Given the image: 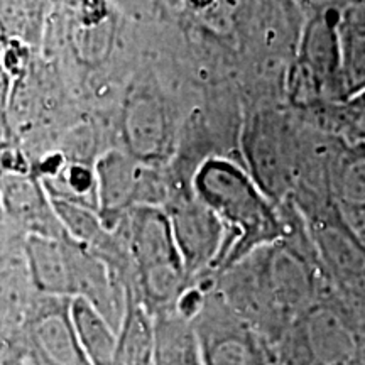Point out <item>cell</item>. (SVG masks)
<instances>
[{
  "mask_svg": "<svg viewBox=\"0 0 365 365\" xmlns=\"http://www.w3.org/2000/svg\"><path fill=\"white\" fill-rule=\"evenodd\" d=\"M286 213L284 239L213 276V287L274 350L291 323L331 289L298 208L291 203Z\"/></svg>",
  "mask_w": 365,
  "mask_h": 365,
  "instance_id": "1",
  "label": "cell"
},
{
  "mask_svg": "<svg viewBox=\"0 0 365 365\" xmlns=\"http://www.w3.org/2000/svg\"><path fill=\"white\" fill-rule=\"evenodd\" d=\"M195 195L225 228V242L213 276L287 234L284 207H277L254 178L230 159H207L195 176Z\"/></svg>",
  "mask_w": 365,
  "mask_h": 365,
  "instance_id": "2",
  "label": "cell"
},
{
  "mask_svg": "<svg viewBox=\"0 0 365 365\" xmlns=\"http://www.w3.org/2000/svg\"><path fill=\"white\" fill-rule=\"evenodd\" d=\"M134 266V301L150 317L175 312L191 282L173 234L170 217L161 207H135L120 223Z\"/></svg>",
  "mask_w": 365,
  "mask_h": 365,
  "instance_id": "3",
  "label": "cell"
},
{
  "mask_svg": "<svg viewBox=\"0 0 365 365\" xmlns=\"http://www.w3.org/2000/svg\"><path fill=\"white\" fill-rule=\"evenodd\" d=\"M364 341L335 289L304 309L276 345L279 365H360Z\"/></svg>",
  "mask_w": 365,
  "mask_h": 365,
  "instance_id": "4",
  "label": "cell"
},
{
  "mask_svg": "<svg viewBox=\"0 0 365 365\" xmlns=\"http://www.w3.org/2000/svg\"><path fill=\"white\" fill-rule=\"evenodd\" d=\"M339 7L318 9L304 22L291 78L293 100L313 113L345 98L339 58Z\"/></svg>",
  "mask_w": 365,
  "mask_h": 365,
  "instance_id": "5",
  "label": "cell"
},
{
  "mask_svg": "<svg viewBox=\"0 0 365 365\" xmlns=\"http://www.w3.org/2000/svg\"><path fill=\"white\" fill-rule=\"evenodd\" d=\"M71 301L38 293L24 325L2 345L0 365H90L73 325Z\"/></svg>",
  "mask_w": 365,
  "mask_h": 365,
  "instance_id": "6",
  "label": "cell"
},
{
  "mask_svg": "<svg viewBox=\"0 0 365 365\" xmlns=\"http://www.w3.org/2000/svg\"><path fill=\"white\" fill-rule=\"evenodd\" d=\"M205 365H276L274 345L240 317L210 282L207 298L191 322Z\"/></svg>",
  "mask_w": 365,
  "mask_h": 365,
  "instance_id": "7",
  "label": "cell"
},
{
  "mask_svg": "<svg viewBox=\"0 0 365 365\" xmlns=\"http://www.w3.org/2000/svg\"><path fill=\"white\" fill-rule=\"evenodd\" d=\"M191 284L213 276L225 242V228L198 196L176 198L166 208Z\"/></svg>",
  "mask_w": 365,
  "mask_h": 365,
  "instance_id": "8",
  "label": "cell"
},
{
  "mask_svg": "<svg viewBox=\"0 0 365 365\" xmlns=\"http://www.w3.org/2000/svg\"><path fill=\"white\" fill-rule=\"evenodd\" d=\"M0 207L27 237L61 239L66 235L53 198L36 173L0 171Z\"/></svg>",
  "mask_w": 365,
  "mask_h": 365,
  "instance_id": "9",
  "label": "cell"
},
{
  "mask_svg": "<svg viewBox=\"0 0 365 365\" xmlns=\"http://www.w3.org/2000/svg\"><path fill=\"white\" fill-rule=\"evenodd\" d=\"M98 217L108 230H115L130 210L143 207L144 173L137 168L135 158L113 153L105 154L97 168Z\"/></svg>",
  "mask_w": 365,
  "mask_h": 365,
  "instance_id": "10",
  "label": "cell"
},
{
  "mask_svg": "<svg viewBox=\"0 0 365 365\" xmlns=\"http://www.w3.org/2000/svg\"><path fill=\"white\" fill-rule=\"evenodd\" d=\"M330 193L365 245V144L341 143L330 168Z\"/></svg>",
  "mask_w": 365,
  "mask_h": 365,
  "instance_id": "11",
  "label": "cell"
},
{
  "mask_svg": "<svg viewBox=\"0 0 365 365\" xmlns=\"http://www.w3.org/2000/svg\"><path fill=\"white\" fill-rule=\"evenodd\" d=\"M36 296L26 247L0 252V344L4 345L21 330Z\"/></svg>",
  "mask_w": 365,
  "mask_h": 365,
  "instance_id": "12",
  "label": "cell"
},
{
  "mask_svg": "<svg viewBox=\"0 0 365 365\" xmlns=\"http://www.w3.org/2000/svg\"><path fill=\"white\" fill-rule=\"evenodd\" d=\"M26 259L39 294L73 299V271L68 235L61 239L27 237Z\"/></svg>",
  "mask_w": 365,
  "mask_h": 365,
  "instance_id": "13",
  "label": "cell"
},
{
  "mask_svg": "<svg viewBox=\"0 0 365 365\" xmlns=\"http://www.w3.org/2000/svg\"><path fill=\"white\" fill-rule=\"evenodd\" d=\"M125 139L135 159H158L166 145L168 118L163 105L150 97H137L129 102L124 115Z\"/></svg>",
  "mask_w": 365,
  "mask_h": 365,
  "instance_id": "14",
  "label": "cell"
},
{
  "mask_svg": "<svg viewBox=\"0 0 365 365\" xmlns=\"http://www.w3.org/2000/svg\"><path fill=\"white\" fill-rule=\"evenodd\" d=\"M339 58L345 98L365 90V4L340 9Z\"/></svg>",
  "mask_w": 365,
  "mask_h": 365,
  "instance_id": "15",
  "label": "cell"
},
{
  "mask_svg": "<svg viewBox=\"0 0 365 365\" xmlns=\"http://www.w3.org/2000/svg\"><path fill=\"white\" fill-rule=\"evenodd\" d=\"M112 365H156L154 318L132 298L127 301L124 319L118 328Z\"/></svg>",
  "mask_w": 365,
  "mask_h": 365,
  "instance_id": "16",
  "label": "cell"
},
{
  "mask_svg": "<svg viewBox=\"0 0 365 365\" xmlns=\"http://www.w3.org/2000/svg\"><path fill=\"white\" fill-rule=\"evenodd\" d=\"M71 319L76 336L90 365H112L117 350L118 331L88 301H71Z\"/></svg>",
  "mask_w": 365,
  "mask_h": 365,
  "instance_id": "17",
  "label": "cell"
},
{
  "mask_svg": "<svg viewBox=\"0 0 365 365\" xmlns=\"http://www.w3.org/2000/svg\"><path fill=\"white\" fill-rule=\"evenodd\" d=\"M156 365H205L193 325L175 312L154 318Z\"/></svg>",
  "mask_w": 365,
  "mask_h": 365,
  "instance_id": "18",
  "label": "cell"
},
{
  "mask_svg": "<svg viewBox=\"0 0 365 365\" xmlns=\"http://www.w3.org/2000/svg\"><path fill=\"white\" fill-rule=\"evenodd\" d=\"M54 0H0V36L31 48L44 38Z\"/></svg>",
  "mask_w": 365,
  "mask_h": 365,
  "instance_id": "19",
  "label": "cell"
},
{
  "mask_svg": "<svg viewBox=\"0 0 365 365\" xmlns=\"http://www.w3.org/2000/svg\"><path fill=\"white\" fill-rule=\"evenodd\" d=\"M308 122L345 144H365V90L308 113Z\"/></svg>",
  "mask_w": 365,
  "mask_h": 365,
  "instance_id": "20",
  "label": "cell"
},
{
  "mask_svg": "<svg viewBox=\"0 0 365 365\" xmlns=\"http://www.w3.org/2000/svg\"><path fill=\"white\" fill-rule=\"evenodd\" d=\"M0 51H2V36H0ZM2 68V66H0Z\"/></svg>",
  "mask_w": 365,
  "mask_h": 365,
  "instance_id": "21",
  "label": "cell"
},
{
  "mask_svg": "<svg viewBox=\"0 0 365 365\" xmlns=\"http://www.w3.org/2000/svg\"><path fill=\"white\" fill-rule=\"evenodd\" d=\"M0 355H2V344H0Z\"/></svg>",
  "mask_w": 365,
  "mask_h": 365,
  "instance_id": "22",
  "label": "cell"
},
{
  "mask_svg": "<svg viewBox=\"0 0 365 365\" xmlns=\"http://www.w3.org/2000/svg\"><path fill=\"white\" fill-rule=\"evenodd\" d=\"M276 365H279V364H276Z\"/></svg>",
  "mask_w": 365,
  "mask_h": 365,
  "instance_id": "23",
  "label": "cell"
},
{
  "mask_svg": "<svg viewBox=\"0 0 365 365\" xmlns=\"http://www.w3.org/2000/svg\"><path fill=\"white\" fill-rule=\"evenodd\" d=\"M0 208H2V207H0Z\"/></svg>",
  "mask_w": 365,
  "mask_h": 365,
  "instance_id": "24",
  "label": "cell"
}]
</instances>
